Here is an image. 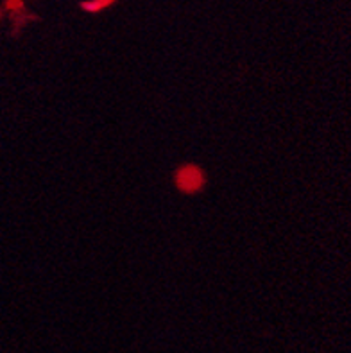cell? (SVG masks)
<instances>
[{"label": "cell", "instance_id": "6da1fadb", "mask_svg": "<svg viewBox=\"0 0 351 353\" xmlns=\"http://www.w3.org/2000/svg\"><path fill=\"white\" fill-rule=\"evenodd\" d=\"M174 187L185 196H196L206 187V172L197 163H183L174 172Z\"/></svg>", "mask_w": 351, "mask_h": 353}]
</instances>
